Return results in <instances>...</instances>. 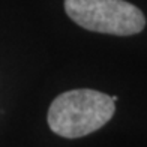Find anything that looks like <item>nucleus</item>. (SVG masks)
Here are the masks:
<instances>
[{"instance_id": "f257e3e1", "label": "nucleus", "mask_w": 147, "mask_h": 147, "mask_svg": "<svg viewBox=\"0 0 147 147\" xmlns=\"http://www.w3.org/2000/svg\"><path fill=\"white\" fill-rule=\"evenodd\" d=\"M114 111L111 96L92 89H77L65 92L53 101L47 122L60 137L80 138L101 129Z\"/></svg>"}, {"instance_id": "f03ea898", "label": "nucleus", "mask_w": 147, "mask_h": 147, "mask_svg": "<svg viewBox=\"0 0 147 147\" xmlns=\"http://www.w3.org/2000/svg\"><path fill=\"white\" fill-rule=\"evenodd\" d=\"M65 9L74 23L98 33L129 36L146 26L143 12L125 0H65Z\"/></svg>"}]
</instances>
